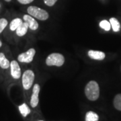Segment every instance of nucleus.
I'll list each match as a JSON object with an SVG mask.
<instances>
[{
	"instance_id": "412c9836",
	"label": "nucleus",
	"mask_w": 121,
	"mask_h": 121,
	"mask_svg": "<svg viewBox=\"0 0 121 121\" xmlns=\"http://www.w3.org/2000/svg\"><path fill=\"white\" fill-rule=\"evenodd\" d=\"M2 45H3V43H2V41L0 40V48L2 47Z\"/></svg>"
},
{
	"instance_id": "39448f33",
	"label": "nucleus",
	"mask_w": 121,
	"mask_h": 121,
	"mask_svg": "<svg viewBox=\"0 0 121 121\" xmlns=\"http://www.w3.org/2000/svg\"><path fill=\"white\" fill-rule=\"evenodd\" d=\"M36 54V50L34 48H30L26 52L20 53L17 55V59L19 62L23 63H30L32 62Z\"/></svg>"
},
{
	"instance_id": "20e7f679",
	"label": "nucleus",
	"mask_w": 121,
	"mask_h": 121,
	"mask_svg": "<svg viewBox=\"0 0 121 121\" xmlns=\"http://www.w3.org/2000/svg\"><path fill=\"white\" fill-rule=\"evenodd\" d=\"M22 83L23 88L25 90H28L32 87L35 81V75L33 71L28 69L22 75Z\"/></svg>"
},
{
	"instance_id": "2eb2a0df",
	"label": "nucleus",
	"mask_w": 121,
	"mask_h": 121,
	"mask_svg": "<svg viewBox=\"0 0 121 121\" xmlns=\"http://www.w3.org/2000/svg\"><path fill=\"white\" fill-rule=\"evenodd\" d=\"M86 121H98L99 116L93 111H88L86 114Z\"/></svg>"
},
{
	"instance_id": "dca6fc26",
	"label": "nucleus",
	"mask_w": 121,
	"mask_h": 121,
	"mask_svg": "<svg viewBox=\"0 0 121 121\" xmlns=\"http://www.w3.org/2000/svg\"><path fill=\"white\" fill-rule=\"evenodd\" d=\"M114 106L117 110L121 111V94H118L114 97Z\"/></svg>"
},
{
	"instance_id": "7ed1b4c3",
	"label": "nucleus",
	"mask_w": 121,
	"mask_h": 121,
	"mask_svg": "<svg viewBox=\"0 0 121 121\" xmlns=\"http://www.w3.org/2000/svg\"><path fill=\"white\" fill-rule=\"evenodd\" d=\"M65 57L64 56L58 52H54L50 54L47 57L45 63L47 66H56V67H61L65 63Z\"/></svg>"
},
{
	"instance_id": "9d476101",
	"label": "nucleus",
	"mask_w": 121,
	"mask_h": 121,
	"mask_svg": "<svg viewBox=\"0 0 121 121\" xmlns=\"http://www.w3.org/2000/svg\"><path fill=\"white\" fill-rule=\"evenodd\" d=\"M10 60L7 58L5 53L0 52V68L4 70H7L9 69Z\"/></svg>"
},
{
	"instance_id": "5701e85b",
	"label": "nucleus",
	"mask_w": 121,
	"mask_h": 121,
	"mask_svg": "<svg viewBox=\"0 0 121 121\" xmlns=\"http://www.w3.org/2000/svg\"></svg>"
},
{
	"instance_id": "aec40b11",
	"label": "nucleus",
	"mask_w": 121,
	"mask_h": 121,
	"mask_svg": "<svg viewBox=\"0 0 121 121\" xmlns=\"http://www.w3.org/2000/svg\"><path fill=\"white\" fill-rule=\"evenodd\" d=\"M17 1L20 4H21L26 5L32 3L34 0H17Z\"/></svg>"
},
{
	"instance_id": "6e6552de",
	"label": "nucleus",
	"mask_w": 121,
	"mask_h": 121,
	"mask_svg": "<svg viewBox=\"0 0 121 121\" xmlns=\"http://www.w3.org/2000/svg\"><path fill=\"white\" fill-rule=\"evenodd\" d=\"M23 20L28 24L30 30H36L39 28V23L35 20V17L31 16L29 14H25L23 16Z\"/></svg>"
},
{
	"instance_id": "f257e3e1",
	"label": "nucleus",
	"mask_w": 121,
	"mask_h": 121,
	"mask_svg": "<svg viewBox=\"0 0 121 121\" xmlns=\"http://www.w3.org/2000/svg\"><path fill=\"white\" fill-rule=\"evenodd\" d=\"M85 94L90 101H95L99 96V87L95 81H90L85 87Z\"/></svg>"
},
{
	"instance_id": "ddd939ff",
	"label": "nucleus",
	"mask_w": 121,
	"mask_h": 121,
	"mask_svg": "<svg viewBox=\"0 0 121 121\" xmlns=\"http://www.w3.org/2000/svg\"><path fill=\"white\" fill-rule=\"evenodd\" d=\"M110 23L111 25V28H112L114 32H118L121 30V24L120 22H118V20L115 17H111L110 19Z\"/></svg>"
},
{
	"instance_id": "f03ea898",
	"label": "nucleus",
	"mask_w": 121,
	"mask_h": 121,
	"mask_svg": "<svg viewBox=\"0 0 121 121\" xmlns=\"http://www.w3.org/2000/svg\"><path fill=\"white\" fill-rule=\"evenodd\" d=\"M27 12L31 16L40 21H45L48 19L49 14L46 10L37 6L32 5L27 9Z\"/></svg>"
},
{
	"instance_id": "423d86ee",
	"label": "nucleus",
	"mask_w": 121,
	"mask_h": 121,
	"mask_svg": "<svg viewBox=\"0 0 121 121\" xmlns=\"http://www.w3.org/2000/svg\"><path fill=\"white\" fill-rule=\"evenodd\" d=\"M9 73L11 75V77L16 80L19 79L22 77V70L18 62L16 60L13 59L10 61Z\"/></svg>"
},
{
	"instance_id": "1a4fd4ad",
	"label": "nucleus",
	"mask_w": 121,
	"mask_h": 121,
	"mask_svg": "<svg viewBox=\"0 0 121 121\" xmlns=\"http://www.w3.org/2000/svg\"><path fill=\"white\" fill-rule=\"evenodd\" d=\"M87 55L91 59L98 60H103L106 57V54L104 52L94 50H90L87 52Z\"/></svg>"
},
{
	"instance_id": "9b49d317",
	"label": "nucleus",
	"mask_w": 121,
	"mask_h": 121,
	"mask_svg": "<svg viewBox=\"0 0 121 121\" xmlns=\"http://www.w3.org/2000/svg\"><path fill=\"white\" fill-rule=\"evenodd\" d=\"M28 29H29V27L28 26V24L25 22H23L22 24L16 30V34L17 36L22 37L26 35Z\"/></svg>"
},
{
	"instance_id": "0eeeda50",
	"label": "nucleus",
	"mask_w": 121,
	"mask_h": 121,
	"mask_svg": "<svg viewBox=\"0 0 121 121\" xmlns=\"http://www.w3.org/2000/svg\"><path fill=\"white\" fill-rule=\"evenodd\" d=\"M40 90V86L39 83H35V85L33 86L32 89V94L31 95L30 99V106L32 108H36L39 102V93Z\"/></svg>"
},
{
	"instance_id": "f3484780",
	"label": "nucleus",
	"mask_w": 121,
	"mask_h": 121,
	"mask_svg": "<svg viewBox=\"0 0 121 121\" xmlns=\"http://www.w3.org/2000/svg\"><path fill=\"white\" fill-rule=\"evenodd\" d=\"M8 20L5 17L0 18V35L4 31L6 27L8 26Z\"/></svg>"
},
{
	"instance_id": "4468645a",
	"label": "nucleus",
	"mask_w": 121,
	"mask_h": 121,
	"mask_svg": "<svg viewBox=\"0 0 121 121\" xmlns=\"http://www.w3.org/2000/svg\"><path fill=\"white\" fill-rule=\"evenodd\" d=\"M18 108H19V110H20V114L24 117H26L31 112L30 109L29 108V107L28 106V105L26 103H23L20 106H19Z\"/></svg>"
},
{
	"instance_id": "f8f14e48",
	"label": "nucleus",
	"mask_w": 121,
	"mask_h": 121,
	"mask_svg": "<svg viewBox=\"0 0 121 121\" xmlns=\"http://www.w3.org/2000/svg\"><path fill=\"white\" fill-rule=\"evenodd\" d=\"M22 22H23V20L21 18H20V17L14 18L9 23V29L12 32L16 31L17 28L22 24Z\"/></svg>"
},
{
	"instance_id": "a211bd4d",
	"label": "nucleus",
	"mask_w": 121,
	"mask_h": 121,
	"mask_svg": "<svg viewBox=\"0 0 121 121\" xmlns=\"http://www.w3.org/2000/svg\"><path fill=\"white\" fill-rule=\"evenodd\" d=\"M99 26L101 28H102L103 30L105 31H109V30L111 29V25H110V22L107 21L106 20H102L101 22H99Z\"/></svg>"
},
{
	"instance_id": "6ab92c4d",
	"label": "nucleus",
	"mask_w": 121,
	"mask_h": 121,
	"mask_svg": "<svg viewBox=\"0 0 121 121\" xmlns=\"http://www.w3.org/2000/svg\"><path fill=\"white\" fill-rule=\"evenodd\" d=\"M44 4L49 7H52L56 3L58 0H43Z\"/></svg>"
},
{
	"instance_id": "4be33fe9",
	"label": "nucleus",
	"mask_w": 121,
	"mask_h": 121,
	"mask_svg": "<svg viewBox=\"0 0 121 121\" xmlns=\"http://www.w3.org/2000/svg\"><path fill=\"white\" fill-rule=\"evenodd\" d=\"M5 1L6 2H10V1H11L12 0H5Z\"/></svg>"
}]
</instances>
